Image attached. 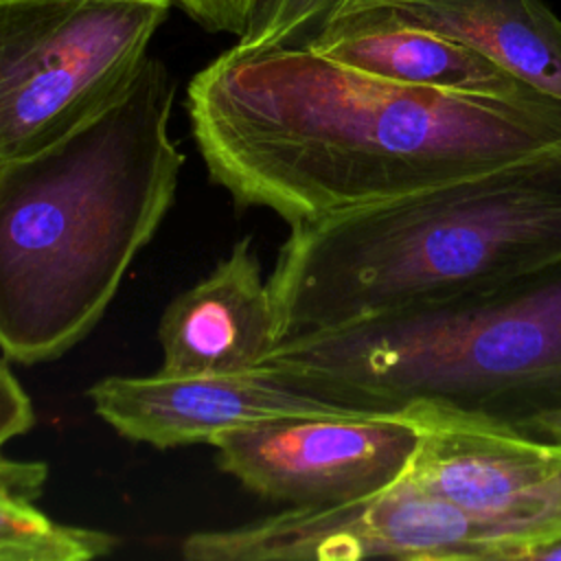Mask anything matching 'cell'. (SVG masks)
<instances>
[{
	"label": "cell",
	"mask_w": 561,
	"mask_h": 561,
	"mask_svg": "<svg viewBox=\"0 0 561 561\" xmlns=\"http://www.w3.org/2000/svg\"><path fill=\"white\" fill-rule=\"evenodd\" d=\"M186 112L210 182L289 226L480 173L561 142V103L390 81L305 46L226 48Z\"/></svg>",
	"instance_id": "obj_1"
},
{
	"label": "cell",
	"mask_w": 561,
	"mask_h": 561,
	"mask_svg": "<svg viewBox=\"0 0 561 561\" xmlns=\"http://www.w3.org/2000/svg\"><path fill=\"white\" fill-rule=\"evenodd\" d=\"M178 79L149 55L83 118L0 158V351L61 357L103 318L169 213L186 162L171 136Z\"/></svg>",
	"instance_id": "obj_2"
},
{
	"label": "cell",
	"mask_w": 561,
	"mask_h": 561,
	"mask_svg": "<svg viewBox=\"0 0 561 561\" xmlns=\"http://www.w3.org/2000/svg\"><path fill=\"white\" fill-rule=\"evenodd\" d=\"M259 368L335 414L557 443L561 256L443 298L285 337Z\"/></svg>",
	"instance_id": "obj_3"
},
{
	"label": "cell",
	"mask_w": 561,
	"mask_h": 561,
	"mask_svg": "<svg viewBox=\"0 0 561 561\" xmlns=\"http://www.w3.org/2000/svg\"><path fill=\"white\" fill-rule=\"evenodd\" d=\"M561 256V142L289 226L267 278L278 337L443 298Z\"/></svg>",
	"instance_id": "obj_4"
},
{
	"label": "cell",
	"mask_w": 561,
	"mask_h": 561,
	"mask_svg": "<svg viewBox=\"0 0 561 561\" xmlns=\"http://www.w3.org/2000/svg\"><path fill=\"white\" fill-rule=\"evenodd\" d=\"M171 0H0V158L64 131L125 88Z\"/></svg>",
	"instance_id": "obj_5"
},
{
	"label": "cell",
	"mask_w": 561,
	"mask_h": 561,
	"mask_svg": "<svg viewBox=\"0 0 561 561\" xmlns=\"http://www.w3.org/2000/svg\"><path fill=\"white\" fill-rule=\"evenodd\" d=\"M191 561H504L502 548L460 506L401 473L379 491L329 506H291L265 519L193 533Z\"/></svg>",
	"instance_id": "obj_6"
},
{
	"label": "cell",
	"mask_w": 561,
	"mask_h": 561,
	"mask_svg": "<svg viewBox=\"0 0 561 561\" xmlns=\"http://www.w3.org/2000/svg\"><path fill=\"white\" fill-rule=\"evenodd\" d=\"M419 425L401 416H285L224 432L210 440L217 467L259 497L289 506H329L397 480Z\"/></svg>",
	"instance_id": "obj_7"
},
{
	"label": "cell",
	"mask_w": 561,
	"mask_h": 561,
	"mask_svg": "<svg viewBox=\"0 0 561 561\" xmlns=\"http://www.w3.org/2000/svg\"><path fill=\"white\" fill-rule=\"evenodd\" d=\"M419 430L403 473L473 517L504 561H528L561 539L559 443L454 425Z\"/></svg>",
	"instance_id": "obj_8"
},
{
	"label": "cell",
	"mask_w": 561,
	"mask_h": 561,
	"mask_svg": "<svg viewBox=\"0 0 561 561\" xmlns=\"http://www.w3.org/2000/svg\"><path fill=\"white\" fill-rule=\"evenodd\" d=\"M88 397L116 434L158 449L210 445L224 432L285 416L335 414L259 366L204 375H112L92 383Z\"/></svg>",
	"instance_id": "obj_9"
},
{
	"label": "cell",
	"mask_w": 561,
	"mask_h": 561,
	"mask_svg": "<svg viewBox=\"0 0 561 561\" xmlns=\"http://www.w3.org/2000/svg\"><path fill=\"white\" fill-rule=\"evenodd\" d=\"M158 342L167 375L250 370L272 353L280 342L276 311L250 234L167 305Z\"/></svg>",
	"instance_id": "obj_10"
},
{
	"label": "cell",
	"mask_w": 561,
	"mask_h": 561,
	"mask_svg": "<svg viewBox=\"0 0 561 561\" xmlns=\"http://www.w3.org/2000/svg\"><path fill=\"white\" fill-rule=\"evenodd\" d=\"M305 48L419 88L486 96L539 94L476 48L381 11L337 15Z\"/></svg>",
	"instance_id": "obj_11"
},
{
	"label": "cell",
	"mask_w": 561,
	"mask_h": 561,
	"mask_svg": "<svg viewBox=\"0 0 561 561\" xmlns=\"http://www.w3.org/2000/svg\"><path fill=\"white\" fill-rule=\"evenodd\" d=\"M357 11L462 42L561 103V15L548 0H342L333 18Z\"/></svg>",
	"instance_id": "obj_12"
},
{
	"label": "cell",
	"mask_w": 561,
	"mask_h": 561,
	"mask_svg": "<svg viewBox=\"0 0 561 561\" xmlns=\"http://www.w3.org/2000/svg\"><path fill=\"white\" fill-rule=\"evenodd\" d=\"M46 480V462L0 454V561H88L110 554L114 535L61 524L35 506Z\"/></svg>",
	"instance_id": "obj_13"
},
{
	"label": "cell",
	"mask_w": 561,
	"mask_h": 561,
	"mask_svg": "<svg viewBox=\"0 0 561 561\" xmlns=\"http://www.w3.org/2000/svg\"><path fill=\"white\" fill-rule=\"evenodd\" d=\"M195 26L210 35L239 39L252 18L256 0H171Z\"/></svg>",
	"instance_id": "obj_14"
},
{
	"label": "cell",
	"mask_w": 561,
	"mask_h": 561,
	"mask_svg": "<svg viewBox=\"0 0 561 561\" xmlns=\"http://www.w3.org/2000/svg\"><path fill=\"white\" fill-rule=\"evenodd\" d=\"M33 425L35 408L31 397L7 362L0 359V451L9 440L26 434Z\"/></svg>",
	"instance_id": "obj_15"
},
{
	"label": "cell",
	"mask_w": 561,
	"mask_h": 561,
	"mask_svg": "<svg viewBox=\"0 0 561 561\" xmlns=\"http://www.w3.org/2000/svg\"><path fill=\"white\" fill-rule=\"evenodd\" d=\"M528 561H561V539L533 550L528 554Z\"/></svg>",
	"instance_id": "obj_16"
},
{
	"label": "cell",
	"mask_w": 561,
	"mask_h": 561,
	"mask_svg": "<svg viewBox=\"0 0 561 561\" xmlns=\"http://www.w3.org/2000/svg\"><path fill=\"white\" fill-rule=\"evenodd\" d=\"M557 443H559V445H561V434H559V438H557Z\"/></svg>",
	"instance_id": "obj_17"
}]
</instances>
